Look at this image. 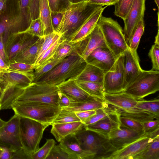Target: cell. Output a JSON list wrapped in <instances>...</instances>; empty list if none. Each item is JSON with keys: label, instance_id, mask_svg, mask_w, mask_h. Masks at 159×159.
I'll return each instance as SVG.
<instances>
[{"label": "cell", "instance_id": "6da1fadb", "mask_svg": "<svg viewBox=\"0 0 159 159\" xmlns=\"http://www.w3.org/2000/svg\"><path fill=\"white\" fill-rule=\"evenodd\" d=\"M102 7L89 2L71 3L64 12L57 32L63 40L70 41L90 16Z\"/></svg>", "mask_w": 159, "mask_h": 159}, {"label": "cell", "instance_id": "7a4b0ae2", "mask_svg": "<svg viewBox=\"0 0 159 159\" xmlns=\"http://www.w3.org/2000/svg\"><path fill=\"white\" fill-rule=\"evenodd\" d=\"M85 159H109L117 149L108 138L84 127L75 134Z\"/></svg>", "mask_w": 159, "mask_h": 159}, {"label": "cell", "instance_id": "3957f363", "mask_svg": "<svg viewBox=\"0 0 159 159\" xmlns=\"http://www.w3.org/2000/svg\"><path fill=\"white\" fill-rule=\"evenodd\" d=\"M87 64L81 55L73 54L65 57L36 82L57 86L70 80H75Z\"/></svg>", "mask_w": 159, "mask_h": 159}, {"label": "cell", "instance_id": "277c9868", "mask_svg": "<svg viewBox=\"0 0 159 159\" xmlns=\"http://www.w3.org/2000/svg\"><path fill=\"white\" fill-rule=\"evenodd\" d=\"M97 25L102 31L107 47L117 59L129 48L122 28L112 18L102 15Z\"/></svg>", "mask_w": 159, "mask_h": 159}, {"label": "cell", "instance_id": "5b68a950", "mask_svg": "<svg viewBox=\"0 0 159 159\" xmlns=\"http://www.w3.org/2000/svg\"><path fill=\"white\" fill-rule=\"evenodd\" d=\"M49 125L30 118L20 117L21 143L24 150L32 155L39 148L43 132Z\"/></svg>", "mask_w": 159, "mask_h": 159}, {"label": "cell", "instance_id": "8992f818", "mask_svg": "<svg viewBox=\"0 0 159 159\" xmlns=\"http://www.w3.org/2000/svg\"><path fill=\"white\" fill-rule=\"evenodd\" d=\"M159 90V71L143 70L123 92L138 100Z\"/></svg>", "mask_w": 159, "mask_h": 159}, {"label": "cell", "instance_id": "52a82bcc", "mask_svg": "<svg viewBox=\"0 0 159 159\" xmlns=\"http://www.w3.org/2000/svg\"><path fill=\"white\" fill-rule=\"evenodd\" d=\"M14 114L19 117L32 119L51 125L61 111L57 106L35 103L19 104L12 107Z\"/></svg>", "mask_w": 159, "mask_h": 159}, {"label": "cell", "instance_id": "ba28073f", "mask_svg": "<svg viewBox=\"0 0 159 159\" xmlns=\"http://www.w3.org/2000/svg\"><path fill=\"white\" fill-rule=\"evenodd\" d=\"M39 38L26 33L11 34L4 43L7 64L17 55L34 44Z\"/></svg>", "mask_w": 159, "mask_h": 159}, {"label": "cell", "instance_id": "9c48e42d", "mask_svg": "<svg viewBox=\"0 0 159 159\" xmlns=\"http://www.w3.org/2000/svg\"><path fill=\"white\" fill-rule=\"evenodd\" d=\"M20 117L14 115L0 129V146L13 151L23 148L19 127Z\"/></svg>", "mask_w": 159, "mask_h": 159}, {"label": "cell", "instance_id": "30bf717a", "mask_svg": "<svg viewBox=\"0 0 159 159\" xmlns=\"http://www.w3.org/2000/svg\"><path fill=\"white\" fill-rule=\"evenodd\" d=\"M123 61L122 54L117 59L111 69L104 74L103 85L105 93H115L124 91Z\"/></svg>", "mask_w": 159, "mask_h": 159}, {"label": "cell", "instance_id": "8fae6325", "mask_svg": "<svg viewBox=\"0 0 159 159\" xmlns=\"http://www.w3.org/2000/svg\"><path fill=\"white\" fill-rule=\"evenodd\" d=\"M159 136V130L145 134L140 138L115 152L109 159H133L142 151L156 138Z\"/></svg>", "mask_w": 159, "mask_h": 159}, {"label": "cell", "instance_id": "7c38bea8", "mask_svg": "<svg viewBox=\"0 0 159 159\" xmlns=\"http://www.w3.org/2000/svg\"><path fill=\"white\" fill-rule=\"evenodd\" d=\"M146 0H134L132 6L125 19L124 36L128 44L129 37L139 22L144 19Z\"/></svg>", "mask_w": 159, "mask_h": 159}, {"label": "cell", "instance_id": "4fadbf2b", "mask_svg": "<svg viewBox=\"0 0 159 159\" xmlns=\"http://www.w3.org/2000/svg\"><path fill=\"white\" fill-rule=\"evenodd\" d=\"M117 59L107 47L98 48L93 50L85 60L87 63L101 69L104 73L109 70Z\"/></svg>", "mask_w": 159, "mask_h": 159}, {"label": "cell", "instance_id": "5bb4252c", "mask_svg": "<svg viewBox=\"0 0 159 159\" xmlns=\"http://www.w3.org/2000/svg\"><path fill=\"white\" fill-rule=\"evenodd\" d=\"M34 71H20L10 69L3 73L5 84L0 94L15 88L26 87L33 82Z\"/></svg>", "mask_w": 159, "mask_h": 159}, {"label": "cell", "instance_id": "9a60e30c", "mask_svg": "<svg viewBox=\"0 0 159 159\" xmlns=\"http://www.w3.org/2000/svg\"><path fill=\"white\" fill-rule=\"evenodd\" d=\"M120 116L118 109L95 122L84 126V127L108 138L111 132L120 127Z\"/></svg>", "mask_w": 159, "mask_h": 159}, {"label": "cell", "instance_id": "2e32d148", "mask_svg": "<svg viewBox=\"0 0 159 159\" xmlns=\"http://www.w3.org/2000/svg\"><path fill=\"white\" fill-rule=\"evenodd\" d=\"M123 55L124 72V90L143 70L140 65L137 52H133L128 48Z\"/></svg>", "mask_w": 159, "mask_h": 159}, {"label": "cell", "instance_id": "e0dca14e", "mask_svg": "<svg viewBox=\"0 0 159 159\" xmlns=\"http://www.w3.org/2000/svg\"><path fill=\"white\" fill-rule=\"evenodd\" d=\"M89 38V35L83 40L75 42L62 39L53 55L44 63L53 60L63 59L73 54L81 55L87 45Z\"/></svg>", "mask_w": 159, "mask_h": 159}, {"label": "cell", "instance_id": "ac0fdd59", "mask_svg": "<svg viewBox=\"0 0 159 159\" xmlns=\"http://www.w3.org/2000/svg\"><path fill=\"white\" fill-rule=\"evenodd\" d=\"M145 134L120 125V128L110 133L108 138L112 145L118 150L137 140Z\"/></svg>", "mask_w": 159, "mask_h": 159}, {"label": "cell", "instance_id": "d6986e66", "mask_svg": "<svg viewBox=\"0 0 159 159\" xmlns=\"http://www.w3.org/2000/svg\"><path fill=\"white\" fill-rule=\"evenodd\" d=\"M103 99L107 103L124 111L135 107L138 100L124 92L115 93L105 92Z\"/></svg>", "mask_w": 159, "mask_h": 159}, {"label": "cell", "instance_id": "ffe728a7", "mask_svg": "<svg viewBox=\"0 0 159 159\" xmlns=\"http://www.w3.org/2000/svg\"><path fill=\"white\" fill-rule=\"evenodd\" d=\"M59 91L65 95L70 102H77L86 100L89 96L77 84L75 80H70L57 86Z\"/></svg>", "mask_w": 159, "mask_h": 159}, {"label": "cell", "instance_id": "44dd1931", "mask_svg": "<svg viewBox=\"0 0 159 159\" xmlns=\"http://www.w3.org/2000/svg\"><path fill=\"white\" fill-rule=\"evenodd\" d=\"M107 6L102 7L94 12L73 36L70 41H79L88 36L96 26L99 19L102 16V12Z\"/></svg>", "mask_w": 159, "mask_h": 159}, {"label": "cell", "instance_id": "7402d4cb", "mask_svg": "<svg viewBox=\"0 0 159 159\" xmlns=\"http://www.w3.org/2000/svg\"><path fill=\"white\" fill-rule=\"evenodd\" d=\"M51 133L56 140L60 141L66 136L75 134L84 127L80 121L53 124Z\"/></svg>", "mask_w": 159, "mask_h": 159}, {"label": "cell", "instance_id": "603a6c76", "mask_svg": "<svg viewBox=\"0 0 159 159\" xmlns=\"http://www.w3.org/2000/svg\"><path fill=\"white\" fill-rule=\"evenodd\" d=\"M107 104L103 99L90 95L85 100L77 102H70L68 107L61 108L75 112L96 110L103 107Z\"/></svg>", "mask_w": 159, "mask_h": 159}, {"label": "cell", "instance_id": "cb8c5ba5", "mask_svg": "<svg viewBox=\"0 0 159 159\" xmlns=\"http://www.w3.org/2000/svg\"><path fill=\"white\" fill-rule=\"evenodd\" d=\"M44 40V36L39 38L36 42L17 55L10 63L22 62L34 65Z\"/></svg>", "mask_w": 159, "mask_h": 159}, {"label": "cell", "instance_id": "d4e9b609", "mask_svg": "<svg viewBox=\"0 0 159 159\" xmlns=\"http://www.w3.org/2000/svg\"><path fill=\"white\" fill-rule=\"evenodd\" d=\"M59 145L72 158V159H85L84 152L75 134L68 135L61 140Z\"/></svg>", "mask_w": 159, "mask_h": 159}, {"label": "cell", "instance_id": "484cf974", "mask_svg": "<svg viewBox=\"0 0 159 159\" xmlns=\"http://www.w3.org/2000/svg\"><path fill=\"white\" fill-rule=\"evenodd\" d=\"M105 47L107 46L102 32L97 24L89 35V41L81 56L85 60L89 55L95 49L99 47Z\"/></svg>", "mask_w": 159, "mask_h": 159}, {"label": "cell", "instance_id": "4316f807", "mask_svg": "<svg viewBox=\"0 0 159 159\" xmlns=\"http://www.w3.org/2000/svg\"><path fill=\"white\" fill-rule=\"evenodd\" d=\"M104 73L100 69L88 64L76 80L103 84Z\"/></svg>", "mask_w": 159, "mask_h": 159}, {"label": "cell", "instance_id": "83f0119b", "mask_svg": "<svg viewBox=\"0 0 159 159\" xmlns=\"http://www.w3.org/2000/svg\"><path fill=\"white\" fill-rule=\"evenodd\" d=\"M51 12L48 0H40L39 18L43 25L44 36L54 32L52 24Z\"/></svg>", "mask_w": 159, "mask_h": 159}, {"label": "cell", "instance_id": "f1b7e54d", "mask_svg": "<svg viewBox=\"0 0 159 159\" xmlns=\"http://www.w3.org/2000/svg\"><path fill=\"white\" fill-rule=\"evenodd\" d=\"M119 110L120 116L130 118L141 123L156 119L149 113L135 107L127 110L120 109Z\"/></svg>", "mask_w": 159, "mask_h": 159}, {"label": "cell", "instance_id": "f546056e", "mask_svg": "<svg viewBox=\"0 0 159 159\" xmlns=\"http://www.w3.org/2000/svg\"><path fill=\"white\" fill-rule=\"evenodd\" d=\"M75 80L77 84L89 95L103 99L105 91L103 84Z\"/></svg>", "mask_w": 159, "mask_h": 159}, {"label": "cell", "instance_id": "4dcf8cb0", "mask_svg": "<svg viewBox=\"0 0 159 159\" xmlns=\"http://www.w3.org/2000/svg\"><path fill=\"white\" fill-rule=\"evenodd\" d=\"M133 159H159V136L155 138Z\"/></svg>", "mask_w": 159, "mask_h": 159}, {"label": "cell", "instance_id": "1f68e13d", "mask_svg": "<svg viewBox=\"0 0 159 159\" xmlns=\"http://www.w3.org/2000/svg\"><path fill=\"white\" fill-rule=\"evenodd\" d=\"M136 108L146 111L153 115L156 119H159V99L146 100H138L135 106Z\"/></svg>", "mask_w": 159, "mask_h": 159}, {"label": "cell", "instance_id": "d6a6232c", "mask_svg": "<svg viewBox=\"0 0 159 159\" xmlns=\"http://www.w3.org/2000/svg\"><path fill=\"white\" fill-rule=\"evenodd\" d=\"M144 19L140 21L132 33L128 43L129 48L133 52H137L141 37L144 32Z\"/></svg>", "mask_w": 159, "mask_h": 159}, {"label": "cell", "instance_id": "836d02e7", "mask_svg": "<svg viewBox=\"0 0 159 159\" xmlns=\"http://www.w3.org/2000/svg\"><path fill=\"white\" fill-rule=\"evenodd\" d=\"M64 59L50 61L35 68L33 72V82H36L43 75L61 62Z\"/></svg>", "mask_w": 159, "mask_h": 159}, {"label": "cell", "instance_id": "e575fe53", "mask_svg": "<svg viewBox=\"0 0 159 159\" xmlns=\"http://www.w3.org/2000/svg\"><path fill=\"white\" fill-rule=\"evenodd\" d=\"M118 109L115 107L107 104L103 107L96 111V113L84 124V126L92 124L99 120L108 114L117 111Z\"/></svg>", "mask_w": 159, "mask_h": 159}, {"label": "cell", "instance_id": "d590c367", "mask_svg": "<svg viewBox=\"0 0 159 159\" xmlns=\"http://www.w3.org/2000/svg\"><path fill=\"white\" fill-rule=\"evenodd\" d=\"M61 35L55 32L44 36V40L38 53L34 65L39 61L45 52L61 37Z\"/></svg>", "mask_w": 159, "mask_h": 159}, {"label": "cell", "instance_id": "8d00e7d4", "mask_svg": "<svg viewBox=\"0 0 159 159\" xmlns=\"http://www.w3.org/2000/svg\"><path fill=\"white\" fill-rule=\"evenodd\" d=\"M134 0H118L114 5L115 14L124 20L133 4Z\"/></svg>", "mask_w": 159, "mask_h": 159}, {"label": "cell", "instance_id": "74e56055", "mask_svg": "<svg viewBox=\"0 0 159 159\" xmlns=\"http://www.w3.org/2000/svg\"><path fill=\"white\" fill-rule=\"evenodd\" d=\"M78 121H80L75 112L61 108V111L54 120L51 125Z\"/></svg>", "mask_w": 159, "mask_h": 159}, {"label": "cell", "instance_id": "f35d334b", "mask_svg": "<svg viewBox=\"0 0 159 159\" xmlns=\"http://www.w3.org/2000/svg\"><path fill=\"white\" fill-rule=\"evenodd\" d=\"M55 145L54 139H47L44 145L31 155V159H46Z\"/></svg>", "mask_w": 159, "mask_h": 159}, {"label": "cell", "instance_id": "ab89813d", "mask_svg": "<svg viewBox=\"0 0 159 159\" xmlns=\"http://www.w3.org/2000/svg\"><path fill=\"white\" fill-rule=\"evenodd\" d=\"M120 120L121 126L139 133L145 134L142 123L121 116L120 117Z\"/></svg>", "mask_w": 159, "mask_h": 159}, {"label": "cell", "instance_id": "60d3db41", "mask_svg": "<svg viewBox=\"0 0 159 159\" xmlns=\"http://www.w3.org/2000/svg\"><path fill=\"white\" fill-rule=\"evenodd\" d=\"M17 33H26L39 37L44 36L43 25L39 18L32 20L30 25L25 30Z\"/></svg>", "mask_w": 159, "mask_h": 159}, {"label": "cell", "instance_id": "b9f144b4", "mask_svg": "<svg viewBox=\"0 0 159 159\" xmlns=\"http://www.w3.org/2000/svg\"><path fill=\"white\" fill-rule=\"evenodd\" d=\"M51 12H64L69 7V0H48Z\"/></svg>", "mask_w": 159, "mask_h": 159}, {"label": "cell", "instance_id": "7bdbcfd3", "mask_svg": "<svg viewBox=\"0 0 159 159\" xmlns=\"http://www.w3.org/2000/svg\"><path fill=\"white\" fill-rule=\"evenodd\" d=\"M72 159L69 155L59 145H55L46 159Z\"/></svg>", "mask_w": 159, "mask_h": 159}, {"label": "cell", "instance_id": "ee69618b", "mask_svg": "<svg viewBox=\"0 0 159 159\" xmlns=\"http://www.w3.org/2000/svg\"><path fill=\"white\" fill-rule=\"evenodd\" d=\"M148 55L152 63V70H159V44L155 43L149 51Z\"/></svg>", "mask_w": 159, "mask_h": 159}, {"label": "cell", "instance_id": "f6af8a7d", "mask_svg": "<svg viewBox=\"0 0 159 159\" xmlns=\"http://www.w3.org/2000/svg\"><path fill=\"white\" fill-rule=\"evenodd\" d=\"M62 39L61 37L45 52L39 61L34 65V69L42 65L53 55L58 45Z\"/></svg>", "mask_w": 159, "mask_h": 159}, {"label": "cell", "instance_id": "bcb514c9", "mask_svg": "<svg viewBox=\"0 0 159 159\" xmlns=\"http://www.w3.org/2000/svg\"><path fill=\"white\" fill-rule=\"evenodd\" d=\"M9 68L20 71H31L34 70V65L22 62H14L7 64Z\"/></svg>", "mask_w": 159, "mask_h": 159}, {"label": "cell", "instance_id": "7dc6e473", "mask_svg": "<svg viewBox=\"0 0 159 159\" xmlns=\"http://www.w3.org/2000/svg\"><path fill=\"white\" fill-rule=\"evenodd\" d=\"M145 134L151 133L159 128V119H155L142 123Z\"/></svg>", "mask_w": 159, "mask_h": 159}, {"label": "cell", "instance_id": "c3c4849f", "mask_svg": "<svg viewBox=\"0 0 159 159\" xmlns=\"http://www.w3.org/2000/svg\"><path fill=\"white\" fill-rule=\"evenodd\" d=\"M64 12H51V19L52 27L54 32H57L62 20Z\"/></svg>", "mask_w": 159, "mask_h": 159}, {"label": "cell", "instance_id": "681fc988", "mask_svg": "<svg viewBox=\"0 0 159 159\" xmlns=\"http://www.w3.org/2000/svg\"><path fill=\"white\" fill-rule=\"evenodd\" d=\"M77 116L84 124L96 113L95 110H89L75 112Z\"/></svg>", "mask_w": 159, "mask_h": 159}, {"label": "cell", "instance_id": "f907efd6", "mask_svg": "<svg viewBox=\"0 0 159 159\" xmlns=\"http://www.w3.org/2000/svg\"><path fill=\"white\" fill-rule=\"evenodd\" d=\"M70 102L69 98L64 94L59 91L58 105L61 108L68 107Z\"/></svg>", "mask_w": 159, "mask_h": 159}, {"label": "cell", "instance_id": "816d5d0a", "mask_svg": "<svg viewBox=\"0 0 159 159\" xmlns=\"http://www.w3.org/2000/svg\"><path fill=\"white\" fill-rule=\"evenodd\" d=\"M118 0H89V2L94 4L102 6L114 5Z\"/></svg>", "mask_w": 159, "mask_h": 159}, {"label": "cell", "instance_id": "f5cc1de1", "mask_svg": "<svg viewBox=\"0 0 159 159\" xmlns=\"http://www.w3.org/2000/svg\"><path fill=\"white\" fill-rule=\"evenodd\" d=\"M2 148L3 150L0 155V159H12L14 151L7 147Z\"/></svg>", "mask_w": 159, "mask_h": 159}, {"label": "cell", "instance_id": "db71d44e", "mask_svg": "<svg viewBox=\"0 0 159 159\" xmlns=\"http://www.w3.org/2000/svg\"><path fill=\"white\" fill-rule=\"evenodd\" d=\"M0 55L3 60L7 64V58L3 36H0Z\"/></svg>", "mask_w": 159, "mask_h": 159}, {"label": "cell", "instance_id": "11a10c76", "mask_svg": "<svg viewBox=\"0 0 159 159\" xmlns=\"http://www.w3.org/2000/svg\"><path fill=\"white\" fill-rule=\"evenodd\" d=\"M10 70L8 65L3 60L0 55V72L5 73L9 72Z\"/></svg>", "mask_w": 159, "mask_h": 159}, {"label": "cell", "instance_id": "9f6ffc18", "mask_svg": "<svg viewBox=\"0 0 159 159\" xmlns=\"http://www.w3.org/2000/svg\"><path fill=\"white\" fill-rule=\"evenodd\" d=\"M8 0H0V16L5 8Z\"/></svg>", "mask_w": 159, "mask_h": 159}, {"label": "cell", "instance_id": "6f0895ef", "mask_svg": "<svg viewBox=\"0 0 159 159\" xmlns=\"http://www.w3.org/2000/svg\"><path fill=\"white\" fill-rule=\"evenodd\" d=\"M71 3H76L82 2H88L89 0H69Z\"/></svg>", "mask_w": 159, "mask_h": 159}, {"label": "cell", "instance_id": "680465c9", "mask_svg": "<svg viewBox=\"0 0 159 159\" xmlns=\"http://www.w3.org/2000/svg\"><path fill=\"white\" fill-rule=\"evenodd\" d=\"M6 122V121L3 120L0 118V129L3 127Z\"/></svg>", "mask_w": 159, "mask_h": 159}, {"label": "cell", "instance_id": "91938a15", "mask_svg": "<svg viewBox=\"0 0 159 159\" xmlns=\"http://www.w3.org/2000/svg\"><path fill=\"white\" fill-rule=\"evenodd\" d=\"M155 2L157 4V7L159 8V0H154Z\"/></svg>", "mask_w": 159, "mask_h": 159}, {"label": "cell", "instance_id": "94428289", "mask_svg": "<svg viewBox=\"0 0 159 159\" xmlns=\"http://www.w3.org/2000/svg\"><path fill=\"white\" fill-rule=\"evenodd\" d=\"M2 150H3L2 147L0 146V154H1L2 151Z\"/></svg>", "mask_w": 159, "mask_h": 159}, {"label": "cell", "instance_id": "6125c7cd", "mask_svg": "<svg viewBox=\"0 0 159 159\" xmlns=\"http://www.w3.org/2000/svg\"></svg>", "mask_w": 159, "mask_h": 159}]
</instances>
